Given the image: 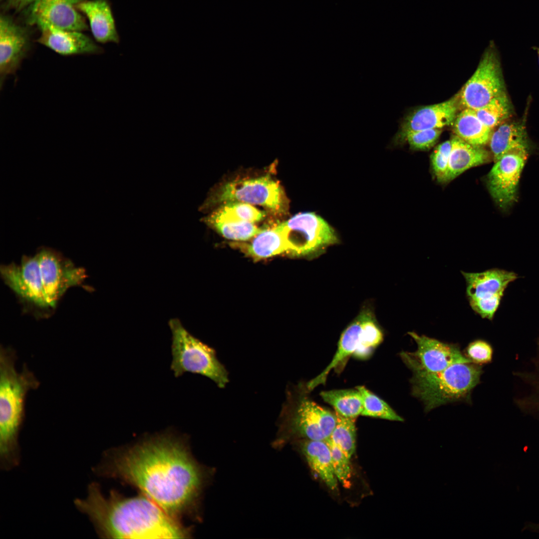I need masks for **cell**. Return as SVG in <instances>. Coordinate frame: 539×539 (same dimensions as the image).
<instances>
[{
    "label": "cell",
    "mask_w": 539,
    "mask_h": 539,
    "mask_svg": "<svg viewBox=\"0 0 539 539\" xmlns=\"http://www.w3.org/2000/svg\"><path fill=\"white\" fill-rule=\"evenodd\" d=\"M97 476L138 489L170 516H197L208 471L194 458L183 436L172 432L110 449L92 467Z\"/></svg>",
    "instance_id": "obj_1"
},
{
    "label": "cell",
    "mask_w": 539,
    "mask_h": 539,
    "mask_svg": "<svg viewBox=\"0 0 539 539\" xmlns=\"http://www.w3.org/2000/svg\"><path fill=\"white\" fill-rule=\"evenodd\" d=\"M74 504L102 538L186 539L191 535L179 520L143 494L126 498L112 490L107 497L98 483L92 482L86 497L75 499Z\"/></svg>",
    "instance_id": "obj_2"
},
{
    "label": "cell",
    "mask_w": 539,
    "mask_h": 539,
    "mask_svg": "<svg viewBox=\"0 0 539 539\" xmlns=\"http://www.w3.org/2000/svg\"><path fill=\"white\" fill-rule=\"evenodd\" d=\"M16 351L0 347V465L4 471L17 467L20 460L18 436L25 418L27 394L37 389L40 382L23 363L20 372L15 367Z\"/></svg>",
    "instance_id": "obj_3"
},
{
    "label": "cell",
    "mask_w": 539,
    "mask_h": 539,
    "mask_svg": "<svg viewBox=\"0 0 539 539\" xmlns=\"http://www.w3.org/2000/svg\"><path fill=\"white\" fill-rule=\"evenodd\" d=\"M308 392L305 386L287 391L273 443L274 447H282L295 438L325 441L329 437L336 423V413L309 399L306 395Z\"/></svg>",
    "instance_id": "obj_4"
},
{
    "label": "cell",
    "mask_w": 539,
    "mask_h": 539,
    "mask_svg": "<svg viewBox=\"0 0 539 539\" xmlns=\"http://www.w3.org/2000/svg\"><path fill=\"white\" fill-rule=\"evenodd\" d=\"M482 373L481 365L461 362L435 373L413 374L412 394L423 403L426 412L450 403L471 402V392Z\"/></svg>",
    "instance_id": "obj_5"
},
{
    "label": "cell",
    "mask_w": 539,
    "mask_h": 539,
    "mask_svg": "<svg viewBox=\"0 0 539 539\" xmlns=\"http://www.w3.org/2000/svg\"><path fill=\"white\" fill-rule=\"evenodd\" d=\"M169 323L172 335L170 367L175 376L186 372L199 374L224 388L229 381L228 373L215 350L189 333L178 319H171Z\"/></svg>",
    "instance_id": "obj_6"
},
{
    "label": "cell",
    "mask_w": 539,
    "mask_h": 539,
    "mask_svg": "<svg viewBox=\"0 0 539 539\" xmlns=\"http://www.w3.org/2000/svg\"><path fill=\"white\" fill-rule=\"evenodd\" d=\"M383 333L370 308L364 307L342 333L337 350L331 361L305 386L310 391L324 384L331 370L352 356L359 359L369 357L383 340Z\"/></svg>",
    "instance_id": "obj_7"
},
{
    "label": "cell",
    "mask_w": 539,
    "mask_h": 539,
    "mask_svg": "<svg viewBox=\"0 0 539 539\" xmlns=\"http://www.w3.org/2000/svg\"><path fill=\"white\" fill-rule=\"evenodd\" d=\"M277 226L292 256L315 258L339 243L334 229L314 212L298 213Z\"/></svg>",
    "instance_id": "obj_8"
},
{
    "label": "cell",
    "mask_w": 539,
    "mask_h": 539,
    "mask_svg": "<svg viewBox=\"0 0 539 539\" xmlns=\"http://www.w3.org/2000/svg\"><path fill=\"white\" fill-rule=\"evenodd\" d=\"M4 283L13 292L23 311L36 319H46L55 311L48 304L39 276L38 256L24 255L19 264L12 262L0 267Z\"/></svg>",
    "instance_id": "obj_9"
},
{
    "label": "cell",
    "mask_w": 539,
    "mask_h": 539,
    "mask_svg": "<svg viewBox=\"0 0 539 539\" xmlns=\"http://www.w3.org/2000/svg\"><path fill=\"white\" fill-rule=\"evenodd\" d=\"M233 202L261 205L276 213L284 212L287 208V199L282 188L268 175L225 184L209 197L202 208Z\"/></svg>",
    "instance_id": "obj_10"
},
{
    "label": "cell",
    "mask_w": 539,
    "mask_h": 539,
    "mask_svg": "<svg viewBox=\"0 0 539 539\" xmlns=\"http://www.w3.org/2000/svg\"><path fill=\"white\" fill-rule=\"evenodd\" d=\"M44 293L51 307L55 311L59 300L70 288L85 286L87 277L83 268L76 266L60 252L42 247L36 252Z\"/></svg>",
    "instance_id": "obj_11"
},
{
    "label": "cell",
    "mask_w": 539,
    "mask_h": 539,
    "mask_svg": "<svg viewBox=\"0 0 539 539\" xmlns=\"http://www.w3.org/2000/svg\"><path fill=\"white\" fill-rule=\"evenodd\" d=\"M466 296L472 309L483 318L492 320L508 285L519 278L513 271L494 268L480 272L462 271Z\"/></svg>",
    "instance_id": "obj_12"
},
{
    "label": "cell",
    "mask_w": 539,
    "mask_h": 539,
    "mask_svg": "<svg viewBox=\"0 0 539 539\" xmlns=\"http://www.w3.org/2000/svg\"><path fill=\"white\" fill-rule=\"evenodd\" d=\"M506 92L497 50L493 40L485 50L474 73L462 89L459 102L475 110Z\"/></svg>",
    "instance_id": "obj_13"
},
{
    "label": "cell",
    "mask_w": 539,
    "mask_h": 539,
    "mask_svg": "<svg viewBox=\"0 0 539 539\" xmlns=\"http://www.w3.org/2000/svg\"><path fill=\"white\" fill-rule=\"evenodd\" d=\"M408 334L417 344L413 352L402 351L400 356L413 374L435 373L461 362H472L458 344L448 343L414 332Z\"/></svg>",
    "instance_id": "obj_14"
},
{
    "label": "cell",
    "mask_w": 539,
    "mask_h": 539,
    "mask_svg": "<svg viewBox=\"0 0 539 539\" xmlns=\"http://www.w3.org/2000/svg\"><path fill=\"white\" fill-rule=\"evenodd\" d=\"M29 25L19 24L11 16L0 17V86L6 78L15 75L32 47V31Z\"/></svg>",
    "instance_id": "obj_15"
},
{
    "label": "cell",
    "mask_w": 539,
    "mask_h": 539,
    "mask_svg": "<svg viewBox=\"0 0 539 539\" xmlns=\"http://www.w3.org/2000/svg\"><path fill=\"white\" fill-rule=\"evenodd\" d=\"M527 148L511 151L495 161L487 176V186L498 206L506 209L516 200L520 176L527 157Z\"/></svg>",
    "instance_id": "obj_16"
},
{
    "label": "cell",
    "mask_w": 539,
    "mask_h": 539,
    "mask_svg": "<svg viewBox=\"0 0 539 539\" xmlns=\"http://www.w3.org/2000/svg\"><path fill=\"white\" fill-rule=\"evenodd\" d=\"M83 0H37L22 12L29 25L40 20L60 29L83 31L88 27L76 6Z\"/></svg>",
    "instance_id": "obj_17"
},
{
    "label": "cell",
    "mask_w": 539,
    "mask_h": 539,
    "mask_svg": "<svg viewBox=\"0 0 539 539\" xmlns=\"http://www.w3.org/2000/svg\"><path fill=\"white\" fill-rule=\"evenodd\" d=\"M36 25L40 31L36 42L63 56L79 54H98L103 48L82 31L67 30L55 27L38 20Z\"/></svg>",
    "instance_id": "obj_18"
},
{
    "label": "cell",
    "mask_w": 539,
    "mask_h": 539,
    "mask_svg": "<svg viewBox=\"0 0 539 539\" xmlns=\"http://www.w3.org/2000/svg\"><path fill=\"white\" fill-rule=\"evenodd\" d=\"M459 98L420 108L403 122L399 134L429 129H442L453 123L456 117Z\"/></svg>",
    "instance_id": "obj_19"
},
{
    "label": "cell",
    "mask_w": 539,
    "mask_h": 539,
    "mask_svg": "<svg viewBox=\"0 0 539 539\" xmlns=\"http://www.w3.org/2000/svg\"><path fill=\"white\" fill-rule=\"evenodd\" d=\"M76 8L87 17L97 42L119 43V35L108 0H84L77 4Z\"/></svg>",
    "instance_id": "obj_20"
},
{
    "label": "cell",
    "mask_w": 539,
    "mask_h": 539,
    "mask_svg": "<svg viewBox=\"0 0 539 539\" xmlns=\"http://www.w3.org/2000/svg\"><path fill=\"white\" fill-rule=\"evenodd\" d=\"M448 170L445 182L451 181L467 170L487 163L489 160L487 151L482 147L470 144L457 136L451 140Z\"/></svg>",
    "instance_id": "obj_21"
},
{
    "label": "cell",
    "mask_w": 539,
    "mask_h": 539,
    "mask_svg": "<svg viewBox=\"0 0 539 539\" xmlns=\"http://www.w3.org/2000/svg\"><path fill=\"white\" fill-rule=\"evenodd\" d=\"M299 447L311 470L328 488L336 490L338 480L333 468L330 449L326 441L305 439L300 442Z\"/></svg>",
    "instance_id": "obj_22"
},
{
    "label": "cell",
    "mask_w": 539,
    "mask_h": 539,
    "mask_svg": "<svg viewBox=\"0 0 539 539\" xmlns=\"http://www.w3.org/2000/svg\"><path fill=\"white\" fill-rule=\"evenodd\" d=\"M489 142L495 161L511 151L521 148L528 149L526 127L520 122L501 124L492 133Z\"/></svg>",
    "instance_id": "obj_23"
},
{
    "label": "cell",
    "mask_w": 539,
    "mask_h": 539,
    "mask_svg": "<svg viewBox=\"0 0 539 539\" xmlns=\"http://www.w3.org/2000/svg\"><path fill=\"white\" fill-rule=\"evenodd\" d=\"M456 135L465 142L483 147L489 142L492 129L486 125L472 109L464 108L453 122Z\"/></svg>",
    "instance_id": "obj_24"
},
{
    "label": "cell",
    "mask_w": 539,
    "mask_h": 539,
    "mask_svg": "<svg viewBox=\"0 0 539 539\" xmlns=\"http://www.w3.org/2000/svg\"><path fill=\"white\" fill-rule=\"evenodd\" d=\"M252 239L246 246V252L255 259L286 253L283 237L277 225L271 229H263Z\"/></svg>",
    "instance_id": "obj_25"
},
{
    "label": "cell",
    "mask_w": 539,
    "mask_h": 539,
    "mask_svg": "<svg viewBox=\"0 0 539 539\" xmlns=\"http://www.w3.org/2000/svg\"><path fill=\"white\" fill-rule=\"evenodd\" d=\"M320 395L323 401L334 409L336 413L342 417L356 419L361 415L363 399L357 388L324 391Z\"/></svg>",
    "instance_id": "obj_26"
},
{
    "label": "cell",
    "mask_w": 539,
    "mask_h": 539,
    "mask_svg": "<svg viewBox=\"0 0 539 539\" xmlns=\"http://www.w3.org/2000/svg\"><path fill=\"white\" fill-rule=\"evenodd\" d=\"M265 213L252 205L240 202H228L204 218L208 224L213 222L255 223L262 220Z\"/></svg>",
    "instance_id": "obj_27"
},
{
    "label": "cell",
    "mask_w": 539,
    "mask_h": 539,
    "mask_svg": "<svg viewBox=\"0 0 539 539\" xmlns=\"http://www.w3.org/2000/svg\"><path fill=\"white\" fill-rule=\"evenodd\" d=\"M478 117L487 126L492 129L512 114L511 102L506 92L494 98L484 106L474 110Z\"/></svg>",
    "instance_id": "obj_28"
},
{
    "label": "cell",
    "mask_w": 539,
    "mask_h": 539,
    "mask_svg": "<svg viewBox=\"0 0 539 539\" xmlns=\"http://www.w3.org/2000/svg\"><path fill=\"white\" fill-rule=\"evenodd\" d=\"M335 413L336 423L327 439L338 447L350 458L355 449V419L345 418Z\"/></svg>",
    "instance_id": "obj_29"
},
{
    "label": "cell",
    "mask_w": 539,
    "mask_h": 539,
    "mask_svg": "<svg viewBox=\"0 0 539 539\" xmlns=\"http://www.w3.org/2000/svg\"><path fill=\"white\" fill-rule=\"evenodd\" d=\"M363 399V410L361 415L395 421L404 419L384 400L373 394L365 387H356Z\"/></svg>",
    "instance_id": "obj_30"
},
{
    "label": "cell",
    "mask_w": 539,
    "mask_h": 539,
    "mask_svg": "<svg viewBox=\"0 0 539 539\" xmlns=\"http://www.w3.org/2000/svg\"><path fill=\"white\" fill-rule=\"evenodd\" d=\"M207 224L214 228L226 238L237 241L251 239L263 230L258 227L255 223L248 222H213Z\"/></svg>",
    "instance_id": "obj_31"
},
{
    "label": "cell",
    "mask_w": 539,
    "mask_h": 539,
    "mask_svg": "<svg viewBox=\"0 0 539 539\" xmlns=\"http://www.w3.org/2000/svg\"><path fill=\"white\" fill-rule=\"evenodd\" d=\"M441 132V129L410 131L403 134H398L396 141L399 142L406 141L411 148L414 150H427L435 144Z\"/></svg>",
    "instance_id": "obj_32"
},
{
    "label": "cell",
    "mask_w": 539,
    "mask_h": 539,
    "mask_svg": "<svg viewBox=\"0 0 539 539\" xmlns=\"http://www.w3.org/2000/svg\"><path fill=\"white\" fill-rule=\"evenodd\" d=\"M330 449L332 466L337 480L346 488L350 487L351 469L350 459L338 447L325 440Z\"/></svg>",
    "instance_id": "obj_33"
},
{
    "label": "cell",
    "mask_w": 539,
    "mask_h": 539,
    "mask_svg": "<svg viewBox=\"0 0 539 539\" xmlns=\"http://www.w3.org/2000/svg\"><path fill=\"white\" fill-rule=\"evenodd\" d=\"M451 149V140L438 145L431 155L432 167L437 179L445 183Z\"/></svg>",
    "instance_id": "obj_34"
},
{
    "label": "cell",
    "mask_w": 539,
    "mask_h": 539,
    "mask_svg": "<svg viewBox=\"0 0 539 539\" xmlns=\"http://www.w3.org/2000/svg\"><path fill=\"white\" fill-rule=\"evenodd\" d=\"M493 354L492 346L489 342L477 339L468 344L464 355L472 363L481 365L491 362Z\"/></svg>",
    "instance_id": "obj_35"
},
{
    "label": "cell",
    "mask_w": 539,
    "mask_h": 539,
    "mask_svg": "<svg viewBox=\"0 0 539 539\" xmlns=\"http://www.w3.org/2000/svg\"><path fill=\"white\" fill-rule=\"evenodd\" d=\"M37 0H6L3 6V10H13L14 12L23 11Z\"/></svg>",
    "instance_id": "obj_36"
},
{
    "label": "cell",
    "mask_w": 539,
    "mask_h": 539,
    "mask_svg": "<svg viewBox=\"0 0 539 539\" xmlns=\"http://www.w3.org/2000/svg\"><path fill=\"white\" fill-rule=\"evenodd\" d=\"M537 52H538V54L539 62V48H538Z\"/></svg>",
    "instance_id": "obj_37"
},
{
    "label": "cell",
    "mask_w": 539,
    "mask_h": 539,
    "mask_svg": "<svg viewBox=\"0 0 539 539\" xmlns=\"http://www.w3.org/2000/svg\"></svg>",
    "instance_id": "obj_38"
}]
</instances>
